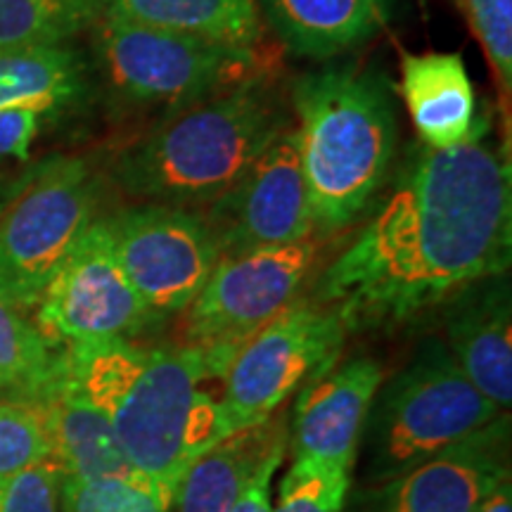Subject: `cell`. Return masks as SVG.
<instances>
[{"label": "cell", "mask_w": 512, "mask_h": 512, "mask_svg": "<svg viewBox=\"0 0 512 512\" xmlns=\"http://www.w3.org/2000/svg\"><path fill=\"white\" fill-rule=\"evenodd\" d=\"M50 460V437L41 403L0 399V479Z\"/></svg>", "instance_id": "obj_24"}, {"label": "cell", "mask_w": 512, "mask_h": 512, "mask_svg": "<svg viewBox=\"0 0 512 512\" xmlns=\"http://www.w3.org/2000/svg\"><path fill=\"white\" fill-rule=\"evenodd\" d=\"M489 60L498 88L512 91V0H456Z\"/></svg>", "instance_id": "obj_27"}, {"label": "cell", "mask_w": 512, "mask_h": 512, "mask_svg": "<svg viewBox=\"0 0 512 512\" xmlns=\"http://www.w3.org/2000/svg\"><path fill=\"white\" fill-rule=\"evenodd\" d=\"M0 512H62V475L53 460L0 479Z\"/></svg>", "instance_id": "obj_28"}, {"label": "cell", "mask_w": 512, "mask_h": 512, "mask_svg": "<svg viewBox=\"0 0 512 512\" xmlns=\"http://www.w3.org/2000/svg\"><path fill=\"white\" fill-rule=\"evenodd\" d=\"M501 278V275H498ZM489 278L467 292L446 323V349L486 399L508 411L512 403V316L510 290Z\"/></svg>", "instance_id": "obj_15"}, {"label": "cell", "mask_w": 512, "mask_h": 512, "mask_svg": "<svg viewBox=\"0 0 512 512\" xmlns=\"http://www.w3.org/2000/svg\"><path fill=\"white\" fill-rule=\"evenodd\" d=\"M399 93L427 150H451L477 133V95L458 53L401 55Z\"/></svg>", "instance_id": "obj_16"}, {"label": "cell", "mask_w": 512, "mask_h": 512, "mask_svg": "<svg viewBox=\"0 0 512 512\" xmlns=\"http://www.w3.org/2000/svg\"><path fill=\"white\" fill-rule=\"evenodd\" d=\"M292 110L316 235H332L361 219L392 169V83L366 64H332L294 81Z\"/></svg>", "instance_id": "obj_4"}, {"label": "cell", "mask_w": 512, "mask_h": 512, "mask_svg": "<svg viewBox=\"0 0 512 512\" xmlns=\"http://www.w3.org/2000/svg\"><path fill=\"white\" fill-rule=\"evenodd\" d=\"M62 512H169L147 482L62 477Z\"/></svg>", "instance_id": "obj_25"}, {"label": "cell", "mask_w": 512, "mask_h": 512, "mask_svg": "<svg viewBox=\"0 0 512 512\" xmlns=\"http://www.w3.org/2000/svg\"><path fill=\"white\" fill-rule=\"evenodd\" d=\"M41 114L31 110H0V162L29 157L38 136Z\"/></svg>", "instance_id": "obj_29"}, {"label": "cell", "mask_w": 512, "mask_h": 512, "mask_svg": "<svg viewBox=\"0 0 512 512\" xmlns=\"http://www.w3.org/2000/svg\"><path fill=\"white\" fill-rule=\"evenodd\" d=\"M292 55L328 60L368 43L387 22V0H256Z\"/></svg>", "instance_id": "obj_18"}, {"label": "cell", "mask_w": 512, "mask_h": 512, "mask_svg": "<svg viewBox=\"0 0 512 512\" xmlns=\"http://www.w3.org/2000/svg\"><path fill=\"white\" fill-rule=\"evenodd\" d=\"M347 328L332 306L299 299L242 342L223 375L219 406L230 434L271 420L283 403L335 366Z\"/></svg>", "instance_id": "obj_8"}, {"label": "cell", "mask_w": 512, "mask_h": 512, "mask_svg": "<svg viewBox=\"0 0 512 512\" xmlns=\"http://www.w3.org/2000/svg\"><path fill=\"white\" fill-rule=\"evenodd\" d=\"M12 192H15V185H8L3 181V178H0V211H3L5 204L10 202Z\"/></svg>", "instance_id": "obj_32"}, {"label": "cell", "mask_w": 512, "mask_h": 512, "mask_svg": "<svg viewBox=\"0 0 512 512\" xmlns=\"http://www.w3.org/2000/svg\"><path fill=\"white\" fill-rule=\"evenodd\" d=\"M64 370L105 415L114 439L164 503H174L185 470L228 437L216 384L228 351L152 349L131 339L64 347Z\"/></svg>", "instance_id": "obj_2"}, {"label": "cell", "mask_w": 512, "mask_h": 512, "mask_svg": "<svg viewBox=\"0 0 512 512\" xmlns=\"http://www.w3.org/2000/svg\"><path fill=\"white\" fill-rule=\"evenodd\" d=\"M320 259V240L221 256L183 311L181 344L235 354L256 330L302 299Z\"/></svg>", "instance_id": "obj_9"}, {"label": "cell", "mask_w": 512, "mask_h": 512, "mask_svg": "<svg viewBox=\"0 0 512 512\" xmlns=\"http://www.w3.org/2000/svg\"><path fill=\"white\" fill-rule=\"evenodd\" d=\"M384 368L373 358H354L306 384L294 406V463L351 472L373 399L384 382Z\"/></svg>", "instance_id": "obj_14"}, {"label": "cell", "mask_w": 512, "mask_h": 512, "mask_svg": "<svg viewBox=\"0 0 512 512\" xmlns=\"http://www.w3.org/2000/svg\"><path fill=\"white\" fill-rule=\"evenodd\" d=\"M107 228L126 278L159 318L188 309L221 259L200 211L145 202L110 216Z\"/></svg>", "instance_id": "obj_11"}, {"label": "cell", "mask_w": 512, "mask_h": 512, "mask_svg": "<svg viewBox=\"0 0 512 512\" xmlns=\"http://www.w3.org/2000/svg\"><path fill=\"white\" fill-rule=\"evenodd\" d=\"M100 17V0H0V53L57 46Z\"/></svg>", "instance_id": "obj_23"}, {"label": "cell", "mask_w": 512, "mask_h": 512, "mask_svg": "<svg viewBox=\"0 0 512 512\" xmlns=\"http://www.w3.org/2000/svg\"><path fill=\"white\" fill-rule=\"evenodd\" d=\"M501 411L458 368L446 344L430 339L380 384L366 432V482L380 486L491 425Z\"/></svg>", "instance_id": "obj_5"}, {"label": "cell", "mask_w": 512, "mask_h": 512, "mask_svg": "<svg viewBox=\"0 0 512 512\" xmlns=\"http://www.w3.org/2000/svg\"><path fill=\"white\" fill-rule=\"evenodd\" d=\"M86 67L64 43L0 53V110L55 112L83 91Z\"/></svg>", "instance_id": "obj_21"}, {"label": "cell", "mask_w": 512, "mask_h": 512, "mask_svg": "<svg viewBox=\"0 0 512 512\" xmlns=\"http://www.w3.org/2000/svg\"><path fill=\"white\" fill-rule=\"evenodd\" d=\"M93 27L107 86L138 110L171 114L254 72L256 53L249 50L107 15L95 19Z\"/></svg>", "instance_id": "obj_7"}, {"label": "cell", "mask_w": 512, "mask_h": 512, "mask_svg": "<svg viewBox=\"0 0 512 512\" xmlns=\"http://www.w3.org/2000/svg\"><path fill=\"white\" fill-rule=\"evenodd\" d=\"M349 486L351 472L292 460L271 512H344Z\"/></svg>", "instance_id": "obj_26"}, {"label": "cell", "mask_w": 512, "mask_h": 512, "mask_svg": "<svg viewBox=\"0 0 512 512\" xmlns=\"http://www.w3.org/2000/svg\"><path fill=\"white\" fill-rule=\"evenodd\" d=\"M292 124L283 95L261 74L166 114L128 145L112 176L126 195L166 207H207Z\"/></svg>", "instance_id": "obj_3"}, {"label": "cell", "mask_w": 512, "mask_h": 512, "mask_svg": "<svg viewBox=\"0 0 512 512\" xmlns=\"http://www.w3.org/2000/svg\"><path fill=\"white\" fill-rule=\"evenodd\" d=\"M508 413L425 463L368 491L366 512H477L510 477Z\"/></svg>", "instance_id": "obj_13"}, {"label": "cell", "mask_w": 512, "mask_h": 512, "mask_svg": "<svg viewBox=\"0 0 512 512\" xmlns=\"http://www.w3.org/2000/svg\"><path fill=\"white\" fill-rule=\"evenodd\" d=\"M64 370V351L53 347L27 311L0 297V399L41 403Z\"/></svg>", "instance_id": "obj_22"}, {"label": "cell", "mask_w": 512, "mask_h": 512, "mask_svg": "<svg viewBox=\"0 0 512 512\" xmlns=\"http://www.w3.org/2000/svg\"><path fill=\"white\" fill-rule=\"evenodd\" d=\"M98 183L79 157H53L15 183L0 211V297L31 313L95 221Z\"/></svg>", "instance_id": "obj_6"}, {"label": "cell", "mask_w": 512, "mask_h": 512, "mask_svg": "<svg viewBox=\"0 0 512 512\" xmlns=\"http://www.w3.org/2000/svg\"><path fill=\"white\" fill-rule=\"evenodd\" d=\"M100 15L249 53L264 34L256 0H100Z\"/></svg>", "instance_id": "obj_20"}, {"label": "cell", "mask_w": 512, "mask_h": 512, "mask_svg": "<svg viewBox=\"0 0 512 512\" xmlns=\"http://www.w3.org/2000/svg\"><path fill=\"white\" fill-rule=\"evenodd\" d=\"M489 119L451 150H422L318 278L351 330H389L508 271L512 171Z\"/></svg>", "instance_id": "obj_1"}, {"label": "cell", "mask_w": 512, "mask_h": 512, "mask_svg": "<svg viewBox=\"0 0 512 512\" xmlns=\"http://www.w3.org/2000/svg\"><path fill=\"white\" fill-rule=\"evenodd\" d=\"M31 313L38 330L57 349L131 339L159 318L126 278L107 219H95L86 228Z\"/></svg>", "instance_id": "obj_10"}, {"label": "cell", "mask_w": 512, "mask_h": 512, "mask_svg": "<svg viewBox=\"0 0 512 512\" xmlns=\"http://www.w3.org/2000/svg\"><path fill=\"white\" fill-rule=\"evenodd\" d=\"M290 439L285 415L230 434L192 463L169 512H233L245 486L280 444Z\"/></svg>", "instance_id": "obj_19"}, {"label": "cell", "mask_w": 512, "mask_h": 512, "mask_svg": "<svg viewBox=\"0 0 512 512\" xmlns=\"http://www.w3.org/2000/svg\"><path fill=\"white\" fill-rule=\"evenodd\" d=\"M477 512H512V479H503L501 484L484 498Z\"/></svg>", "instance_id": "obj_31"}, {"label": "cell", "mask_w": 512, "mask_h": 512, "mask_svg": "<svg viewBox=\"0 0 512 512\" xmlns=\"http://www.w3.org/2000/svg\"><path fill=\"white\" fill-rule=\"evenodd\" d=\"M202 219L221 256L290 245L316 235L294 121L271 140L233 188L204 207Z\"/></svg>", "instance_id": "obj_12"}, {"label": "cell", "mask_w": 512, "mask_h": 512, "mask_svg": "<svg viewBox=\"0 0 512 512\" xmlns=\"http://www.w3.org/2000/svg\"><path fill=\"white\" fill-rule=\"evenodd\" d=\"M287 451V441L280 444L275 451L264 460V465L259 467V472L252 477V482L245 486L240 501L235 503L233 512H271L273 505V479L278 475L280 465H283Z\"/></svg>", "instance_id": "obj_30"}, {"label": "cell", "mask_w": 512, "mask_h": 512, "mask_svg": "<svg viewBox=\"0 0 512 512\" xmlns=\"http://www.w3.org/2000/svg\"><path fill=\"white\" fill-rule=\"evenodd\" d=\"M41 408L50 437V460L62 477L147 482L128 463L105 415L76 389L67 370H62L60 380L41 401Z\"/></svg>", "instance_id": "obj_17"}]
</instances>
